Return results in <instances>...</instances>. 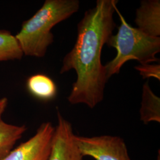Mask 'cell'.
<instances>
[{
	"mask_svg": "<svg viewBox=\"0 0 160 160\" xmlns=\"http://www.w3.org/2000/svg\"><path fill=\"white\" fill-rule=\"evenodd\" d=\"M140 119L144 124L152 122H160V98L152 92L147 81L142 88Z\"/></svg>",
	"mask_w": 160,
	"mask_h": 160,
	"instance_id": "cell-9",
	"label": "cell"
},
{
	"mask_svg": "<svg viewBox=\"0 0 160 160\" xmlns=\"http://www.w3.org/2000/svg\"><path fill=\"white\" fill-rule=\"evenodd\" d=\"M26 130L25 125H15L0 121V160H4L12 152Z\"/></svg>",
	"mask_w": 160,
	"mask_h": 160,
	"instance_id": "cell-10",
	"label": "cell"
},
{
	"mask_svg": "<svg viewBox=\"0 0 160 160\" xmlns=\"http://www.w3.org/2000/svg\"><path fill=\"white\" fill-rule=\"evenodd\" d=\"M74 141L83 157L90 156L96 160H132L125 141L118 136L75 135Z\"/></svg>",
	"mask_w": 160,
	"mask_h": 160,
	"instance_id": "cell-4",
	"label": "cell"
},
{
	"mask_svg": "<svg viewBox=\"0 0 160 160\" xmlns=\"http://www.w3.org/2000/svg\"><path fill=\"white\" fill-rule=\"evenodd\" d=\"M78 0H46L40 9L23 22L15 35L24 55L44 57L53 42L52 29L78 11Z\"/></svg>",
	"mask_w": 160,
	"mask_h": 160,
	"instance_id": "cell-2",
	"label": "cell"
},
{
	"mask_svg": "<svg viewBox=\"0 0 160 160\" xmlns=\"http://www.w3.org/2000/svg\"><path fill=\"white\" fill-rule=\"evenodd\" d=\"M118 3V0H97L77 25L74 46L63 58L60 70L61 74L72 69L77 74L67 97L71 104H84L93 109L103 100L108 80L102 52L116 27L113 14Z\"/></svg>",
	"mask_w": 160,
	"mask_h": 160,
	"instance_id": "cell-1",
	"label": "cell"
},
{
	"mask_svg": "<svg viewBox=\"0 0 160 160\" xmlns=\"http://www.w3.org/2000/svg\"><path fill=\"white\" fill-rule=\"evenodd\" d=\"M8 98L7 97H2L0 98V121L2 120L1 117L6 110L8 105Z\"/></svg>",
	"mask_w": 160,
	"mask_h": 160,
	"instance_id": "cell-13",
	"label": "cell"
},
{
	"mask_svg": "<svg viewBox=\"0 0 160 160\" xmlns=\"http://www.w3.org/2000/svg\"><path fill=\"white\" fill-rule=\"evenodd\" d=\"M54 131L51 122L42 123L34 135L12 150L3 160H48Z\"/></svg>",
	"mask_w": 160,
	"mask_h": 160,
	"instance_id": "cell-5",
	"label": "cell"
},
{
	"mask_svg": "<svg viewBox=\"0 0 160 160\" xmlns=\"http://www.w3.org/2000/svg\"><path fill=\"white\" fill-rule=\"evenodd\" d=\"M27 89L30 94L43 101L53 99L58 93L57 86L54 81L43 74H36L28 78Z\"/></svg>",
	"mask_w": 160,
	"mask_h": 160,
	"instance_id": "cell-8",
	"label": "cell"
},
{
	"mask_svg": "<svg viewBox=\"0 0 160 160\" xmlns=\"http://www.w3.org/2000/svg\"><path fill=\"white\" fill-rule=\"evenodd\" d=\"M135 69L138 71L143 79H149L154 78L160 80V65L146 63L139 65L135 67Z\"/></svg>",
	"mask_w": 160,
	"mask_h": 160,
	"instance_id": "cell-12",
	"label": "cell"
},
{
	"mask_svg": "<svg viewBox=\"0 0 160 160\" xmlns=\"http://www.w3.org/2000/svg\"><path fill=\"white\" fill-rule=\"evenodd\" d=\"M135 22L138 29L152 37L160 36V0H143L136 12Z\"/></svg>",
	"mask_w": 160,
	"mask_h": 160,
	"instance_id": "cell-7",
	"label": "cell"
},
{
	"mask_svg": "<svg viewBox=\"0 0 160 160\" xmlns=\"http://www.w3.org/2000/svg\"><path fill=\"white\" fill-rule=\"evenodd\" d=\"M116 12L120 18V24L117 33L112 34L106 44L114 48L117 54L104 65L108 80L118 74L122 66L129 61H137L140 65L160 61L156 55L160 52V37L145 34L129 24L118 8Z\"/></svg>",
	"mask_w": 160,
	"mask_h": 160,
	"instance_id": "cell-3",
	"label": "cell"
},
{
	"mask_svg": "<svg viewBox=\"0 0 160 160\" xmlns=\"http://www.w3.org/2000/svg\"><path fill=\"white\" fill-rule=\"evenodd\" d=\"M157 160H160V150L158 151V156H157Z\"/></svg>",
	"mask_w": 160,
	"mask_h": 160,
	"instance_id": "cell-14",
	"label": "cell"
},
{
	"mask_svg": "<svg viewBox=\"0 0 160 160\" xmlns=\"http://www.w3.org/2000/svg\"><path fill=\"white\" fill-rule=\"evenodd\" d=\"M58 124L52 138L51 150L48 160H83L74 141L71 123L57 108Z\"/></svg>",
	"mask_w": 160,
	"mask_h": 160,
	"instance_id": "cell-6",
	"label": "cell"
},
{
	"mask_svg": "<svg viewBox=\"0 0 160 160\" xmlns=\"http://www.w3.org/2000/svg\"><path fill=\"white\" fill-rule=\"evenodd\" d=\"M23 56L16 36L9 30L0 29V62L20 60Z\"/></svg>",
	"mask_w": 160,
	"mask_h": 160,
	"instance_id": "cell-11",
	"label": "cell"
}]
</instances>
